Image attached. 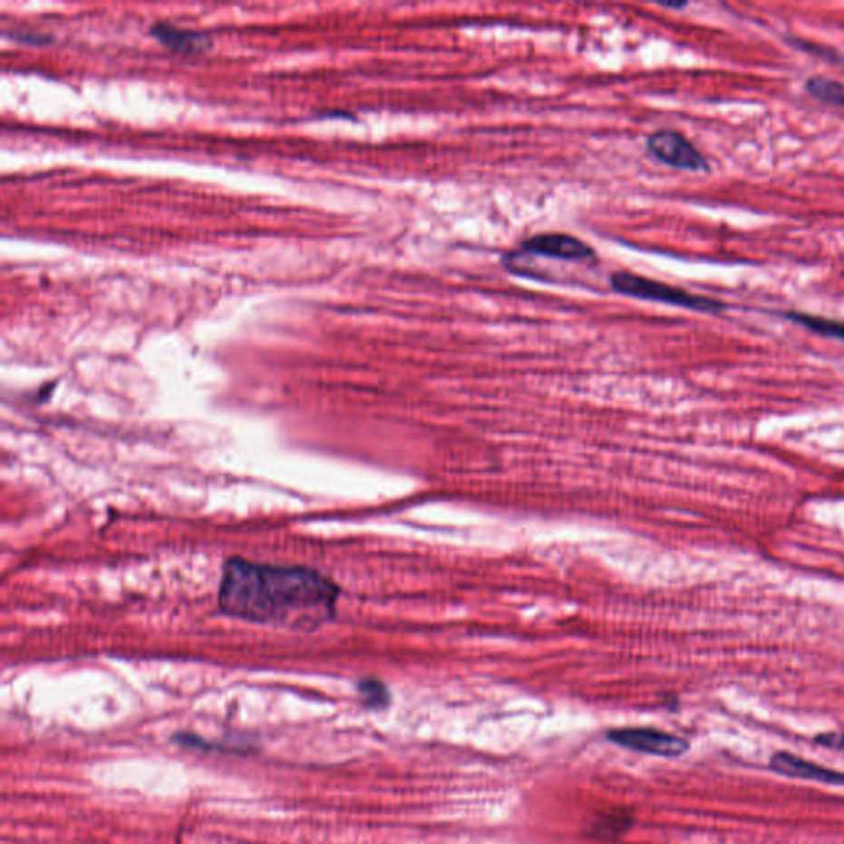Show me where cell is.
Here are the masks:
<instances>
[{"mask_svg": "<svg viewBox=\"0 0 844 844\" xmlns=\"http://www.w3.org/2000/svg\"><path fill=\"white\" fill-rule=\"evenodd\" d=\"M340 589L306 566H274L229 558L219 581V610L259 626L310 632L335 616Z\"/></svg>", "mask_w": 844, "mask_h": 844, "instance_id": "6da1fadb", "label": "cell"}, {"mask_svg": "<svg viewBox=\"0 0 844 844\" xmlns=\"http://www.w3.org/2000/svg\"><path fill=\"white\" fill-rule=\"evenodd\" d=\"M610 287L614 292L634 299L650 300V302H662L681 309L694 310L703 314H721L727 309L726 304L721 300L711 299L706 296H698L691 292L674 287L662 281L648 279L640 274L630 271H618L610 276Z\"/></svg>", "mask_w": 844, "mask_h": 844, "instance_id": "7a4b0ae2", "label": "cell"}, {"mask_svg": "<svg viewBox=\"0 0 844 844\" xmlns=\"http://www.w3.org/2000/svg\"><path fill=\"white\" fill-rule=\"evenodd\" d=\"M648 154L684 172H709V162L688 137L678 131H656L646 139Z\"/></svg>", "mask_w": 844, "mask_h": 844, "instance_id": "3957f363", "label": "cell"}, {"mask_svg": "<svg viewBox=\"0 0 844 844\" xmlns=\"http://www.w3.org/2000/svg\"><path fill=\"white\" fill-rule=\"evenodd\" d=\"M607 739L628 751L656 757H680L690 751V742L680 735L663 732L652 727H624L608 731Z\"/></svg>", "mask_w": 844, "mask_h": 844, "instance_id": "277c9868", "label": "cell"}, {"mask_svg": "<svg viewBox=\"0 0 844 844\" xmlns=\"http://www.w3.org/2000/svg\"><path fill=\"white\" fill-rule=\"evenodd\" d=\"M521 253L553 257L561 261L596 259V251L592 246L566 233H543L529 238L521 245Z\"/></svg>", "mask_w": 844, "mask_h": 844, "instance_id": "5b68a950", "label": "cell"}, {"mask_svg": "<svg viewBox=\"0 0 844 844\" xmlns=\"http://www.w3.org/2000/svg\"><path fill=\"white\" fill-rule=\"evenodd\" d=\"M769 769L783 777L800 779V781H818L826 785H839L844 787V771L826 769L823 765H817L807 761L800 755L790 752H775L771 757Z\"/></svg>", "mask_w": 844, "mask_h": 844, "instance_id": "8992f818", "label": "cell"}, {"mask_svg": "<svg viewBox=\"0 0 844 844\" xmlns=\"http://www.w3.org/2000/svg\"><path fill=\"white\" fill-rule=\"evenodd\" d=\"M781 315L790 322H795L801 327L815 332L818 335L844 340V322H839V320L813 315V314H807V312H797V310L781 312Z\"/></svg>", "mask_w": 844, "mask_h": 844, "instance_id": "52a82bcc", "label": "cell"}, {"mask_svg": "<svg viewBox=\"0 0 844 844\" xmlns=\"http://www.w3.org/2000/svg\"><path fill=\"white\" fill-rule=\"evenodd\" d=\"M805 92L808 96L813 100L835 106V108H843L844 110V82L826 78V76H811L805 82Z\"/></svg>", "mask_w": 844, "mask_h": 844, "instance_id": "ba28073f", "label": "cell"}, {"mask_svg": "<svg viewBox=\"0 0 844 844\" xmlns=\"http://www.w3.org/2000/svg\"><path fill=\"white\" fill-rule=\"evenodd\" d=\"M152 32H154L155 37L159 38L160 42H164L169 46L172 48H182V50H191V48H197L200 46L201 37L197 35V34H191V32H187V30H180V28L170 27V25H164V24H155L152 27Z\"/></svg>", "mask_w": 844, "mask_h": 844, "instance_id": "9c48e42d", "label": "cell"}, {"mask_svg": "<svg viewBox=\"0 0 844 844\" xmlns=\"http://www.w3.org/2000/svg\"><path fill=\"white\" fill-rule=\"evenodd\" d=\"M358 691L368 708L382 709L390 703V693L386 686L376 680H364L358 684Z\"/></svg>", "mask_w": 844, "mask_h": 844, "instance_id": "30bf717a", "label": "cell"}, {"mask_svg": "<svg viewBox=\"0 0 844 844\" xmlns=\"http://www.w3.org/2000/svg\"><path fill=\"white\" fill-rule=\"evenodd\" d=\"M632 820L626 815H622V817H617L616 813L610 815V817H602L599 821H597V826H596V831H599V835H608V836H617L618 833H624L626 828H628V823Z\"/></svg>", "mask_w": 844, "mask_h": 844, "instance_id": "8fae6325", "label": "cell"}, {"mask_svg": "<svg viewBox=\"0 0 844 844\" xmlns=\"http://www.w3.org/2000/svg\"><path fill=\"white\" fill-rule=\"evenodd\" d=\"M815 742L818 745H823L826 749L844 751V732H823V734L815 735Z\"/></svg>", "mask_w": 844, "mask_h": 844, "instance_id": "7c38bea8", "label": "cell"}, {"mask_svg": "<svg viewBox=\"0 0 844 844\" xmlns=\"http://www.w3.org/2000/svg\"><path fill=\"white\" fill-rule=\"evenodd\" d=\"M660 5H662V7H665V9H676V10L684 9V7H688V4H686V2H681V4H660Z\"/></svg>", "mask_w": 844, "mask_h": 844, "instance_id": "4fadbf2b", "label": "cell"}]
</instances>
